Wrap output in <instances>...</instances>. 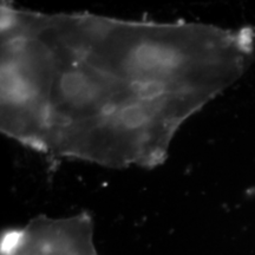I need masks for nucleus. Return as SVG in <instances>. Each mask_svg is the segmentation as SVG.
<instances>
[{
  "mask_svg": "<svg viewBox=\"0 0 255 255\" xmlns=\"http://www.w3.org/2000/svg\"><path fill=\"white\" fill-rule=\"evenodd\" d=\"M1 128L32 149L149 167L241 73L232 32L2 8Z\"/></svg>",
  "mask_w": 255,
  "mask_h": 255,
  "instance_id": "nucleus-1",
  "label": "nucleus"
},
{
  "mask_svg": "<svg viewBox=\"0 0 255 255\" xmlns=\"http://www.w3.org/2000/svg\"><path fill=\"white\" fill-rule=\"evenodd\" d=\"M91 221L40 219L2 239L1 255H97L92 245Z\"/></svg>",
  "mask_w": 255,
  "mask_h": 255,
  "instance_id": "nucleus-2",
  "label": "nucleus"
}]
</instances>
